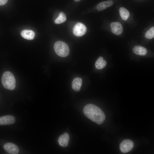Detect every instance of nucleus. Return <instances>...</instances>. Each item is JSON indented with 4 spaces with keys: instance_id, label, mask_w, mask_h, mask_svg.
<instances>
[{
    "instance_id": "obj_1",
    "label": "nucleus",
    "mask_w": 154,
    "mask_h": 154,
    "mask_svg": "<svg viewBox=\"0 0 154 154\" xmlns=\"http://www.w3.org/2000/svg\"><path fill=\"white\" fill-rule=\"evenodd\" d=\"M84 115L88 119L97 124L100 125L105 119V116L102 110L96 106L90 104L84 108Z\"/></svg>"
},
{
    "instance_id": "obj_2",
    "label": "nucleus",
    "mask_w": 154,
    "mask_h": 154,
    "mask_svg": "<svg viewBox=\"0 0 154 154\" xmlns=\"http://www.w3.org/2000/svg\"><path fill=\"white\" fill-rule=\"evenodd\" d=\"M2 85L5 88L14 90L16 87V81L13 74L10 71H6L3 74L1 78Z\"/></svg>"
},
{
    "instance_id": "obj_3",
    "label": "nucleus",
    "mask_w": 154,
    "mask_h": 154,
    "mask_svg": "<svg viewBox=\"0 0 154 154\" xmlns=\"http://www.w3.org/2000/svg\"><path fill=\"white\" fill-rule=\"evenodd\" d=\"M54 49L56 53L62 57L67 56L69 54L68 46L62 41H58L56 42L54 45Z\"/></svg>"
},
{
    "instance_id": "obj_4",
    "label": "nucleus",
    "mask_w": 154,
    "mask_h": 154,
    "mask_svg": "<svg viewBox=\"0 0 154 154\" xmlns=\"http://www.w3.org/2000/svg\"><path fill=\"white\" fill-rule=\"evenodd\" d=\"M134 145V143L132 140L129 139H125L120 144V149L122 152L126 153L131 151Z\"/></svg>"
},
{
    "instance_id": "obj_5",
    "label": "nucleus",
    "mask_w": 154,
    "mask_h": 154,
    "mask_svg": "<svg viewBox=\"0 0 154 154\" xmlns=\"http://www.w3.org/2000/svg\"><path fill=\"white\" fill-rule=\"evenodd\" d=\"M86 31L85 26L81 23H77L74 26L73 32L76 36L81 37L85 34Z\"/></svg>"
},
{
    "instance_id": "obj_6",
    "label": "nucleus",
    "mask_w": 154,
    "mask_h": 154,
    "mask_svg": "<svg viewBox=\"0 0 154 154\" xmlns=\"http://www.w3.org/2000/svg\"><path fill=\"white\" fill-rule=\"evenodd\" d=\"M3 148L7 153L11 154H17L19 151L18 147L13 143H8L3 146Z\"/></svg>"
},
{
    "instance_id": "obj_7",
    "label": "nucleus",
    "mask_w": 154,
    "mask_h": 154,
    "mask_svg": "<svg viewBox=\"0 0 154 154\" xmlns=\"http://www.w3.org/2000/svg\"><path fill=\"white\" fill-rule=\"evenodd\" d=\"M15 117L11 115H7L0 117V125H9L14 124Z\"/></svg>"
},
{
    "instance_id": "obj_8",
    "label": "nucleus",
    "mask_w": 154,
    "mask_h": 154,
    "mask_svg": "<svg viewBox=\"0 0 154 154\" xmlns=\"http://www.w3.org/2000/svg\"><path fill=\"white\" fill-rule=\"evenodd\" d=\"M112 32L117 35L121 34L123 31V28L121 25L118 22H113L110 24Z\"/></svg>"
},
{
    "instance_id": "obj_9",
    "label": "nucleus",
    "mask_w": 154,
    "mask_h": 154,
    "mask_svg": "<svg viewBox=\"0 0 154 154\" xmlns=\"http://www.w3.org/2000/svg\"><path fill=\"white\" fill-rule=\"evenodd\" d=\"M69 140V134L67 133H65L59 137L58 141L61 146L65 147L68 145Z\"/></svg>"
},
{
    "instance_id": "obj_10",
    "label": "nucleus",
    "mask_w": 154,
    "mask_h": 154,
    "mask_svg": "<svg viewBox=\"0 0 154 154\" xmlns=\"http://www.w3.org/2000/svg\"><path fill=\"white\" fill-rule=\"evenodd\" d=\"M82 80L80 78L76 77L74 78L72 82V88L76 92L79 91L82 85Z\"/></svg>"
},
{
    "instance_id": "obj_11",
    "label": "nucleus",
    "mask_w": 154,
    "mask_h": 154,
    "mask_svg": "<svg viewBox=\"0 0 154 154\" xmlns=\"http://www.w3.org/2000/svg\"><path fill=\"white\" fill-rule=\"evenodd\" d=\"M132 51L135 54L140 56H145L147 53L145 48L139 45L134 46L133 48Z\"/></svg>"
},
{
    "instance_id": "obj_12",
    "label": "nucleus",
    "mask_w": 154,
    "mask_h": 154,
    "mask_svg": "<svg viewBox=\"0 0 154 154\" xmlns=\"http://www.w3.org/2000/svg\"><path fill=\"white\" fill-rule=\"evenodd\" d=\"M21 35L23 38L26 39L32 40L34 38L35 33L32 30H25L21 32Z\"/></svg>"
},
{
    "instance_id": "obj_13",
    "label": "nucleus",
    "mask_w": 154,
    "mask_h": 154,
    "mask_svg": "<svg viewBox=\"0 0 154 154\" xmlns=\"http://www.w3.org/2000/svg\"><path fill=\"white\" fill-rule=\"evenodd\" d=\"M113 3V2L111 0L103 1L99 3L97 5V8L99 11H102L106 9L107 7L112 6Z\"/></svg>"
},
{
    "instance_id": "obj_14",
    "label": "nucleus",
    "mask_w": 154,
    "mask_h": 154,
    "mask_svg": "<svg viewBox=\"0 0 154 154\" xmlns=\"http://www.w3.org/2000/svg\"><path fill=\"white\" fill-rule=\"evenodd\" d=\"M107 64L106 61L104 60L102 56H100L96 60L95 66L98 69H102L105 68Z\"/></svg>"
},
{
    "instance_id": "obj_15",
    "label": "nucleus",
    "mask_w": 154,
    "mask_h": 154,
    "mask_svg": "<svg viewBox=\"0 0 154 154\" xmlns=\"http://www.w3.org/2000/svg\"><path fill=\"white\" fill-rule=\"evenodd\" d=\"M119 12L121 18L124 21L127 19L129 16V13L125 8L121 7L119 9Z\"/></svg>"
},
{
    "instance_id": "obj_16",
    "label": "nucleus",
    "mask_w": 154,
    "mask_h": 154,
    "mask_svg": "<svg viewBox=\"0 0 154 154\" xmlns=\"http://www.w3.org/2000/svg\"><path fill=\"white\" fill-rule=\"evenodd\" d=\"M66 19V16L65 13L61 12L59 14L58 17L55 20V23L57 24L65 22Z\"/></svg>"
},
{
    "instance_id": "obj_17",
    "label": "nucleus",
    "mask_w": 154,
    "mask_h": 154,
    "mask_svg": "<svg viewBox=\"0 0 154 154\" xmlns=\"http://www.w3.org/2000/svg\"><path fill=\"white\" fill-rule=\"evenodd\" d=\"M145 38L148 39H151L154 37V27H152L148 30L145 35Z\"/></svg>"
},
{
    "instance_id": "obj_18",
    "label": "nucleus",
    "mask_w": 154,
    "mask_h": 154,
    "mask_svg": "<svg viewBox=\"0 0 154 154\" xmlns=\"http://www.w3.org/2000/svg\"><path fill=\"white\" fill-rule=\"evenodd\" d=\"M8 0H0V5H2L5 4L7 2Z\"/></svg>"
},
{
    "instance_id": "obj_19",
    "label": "nucleus",
    "mask_w": 154,
    "mask_h": 154,
    "mask_svg": "<svg viewBox=\"0 0 154 154\" xmlns=\"http://www.w3.org/2000/svg\"><path fill=\"white\" fill-rule=\"evenodd\" d=\"M75 1H80V0H74Z\"/></svg>"
}]
</instances>
